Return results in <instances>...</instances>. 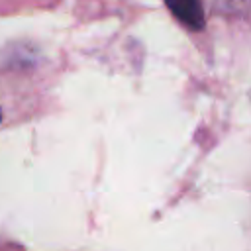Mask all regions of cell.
I'll return each mask as SVG.
<instances>
[{
    "label": "cell",
    "instance_id": "obj_1",
    "mask_svg": "<svg viewBox=\"0 0 251 251\" xmlns=\"http://www.w3.org/2000/svg\"><path fill=\"white\" fill-rule=\"evenodd\" d=\"M171 14L186 27L200 31L204 27V8L202 0H165Z\"/></svg>",
    "mask_w": 251,
    "mask_h": 251
}]
</instances>
